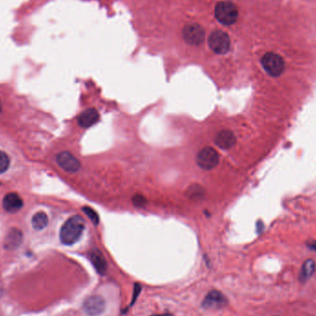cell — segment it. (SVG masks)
Here are the masks:
<instances>
[{"instance_id":"obj_1","label":"cell","mask_w":316,"mask_h":316,"mask_svg":"<svg viewBox=\"0 0 316 316\" xmlns=\"http://www.w3.org/2000/svg\"><path fill=\"white\" fill-rule=\"evenodd\" d=\"M84 228V220L80 216H74L68 219L60 229L59 238L61 243L68 246L76 243L81 239Z\"/></svg>"},{"instance_id":"obj_2","label":"cell","mask_w":316,"mask_h":316,"mask_svg":"<svg viewBox=\"0 0 316 316\" xmlns=\"http://www.w3.org/2000/svg\"><path fill=\"white\" fill-rule=\"evenodd\" d=\"M215 14L219 23L224 25L234 24L239 18L237 7L227 1H221L217 4Z\"/></svg>"},{"instance_id":"obj_3","label":"cell","mask_w":316,"mask_h":316,"mask_svg":"<svg viewBox=\"0 0 316 316\" xmlns=\"http://www.w3.org/2000/svg\"><path fill=\"white\" fill-rule=\"evenodd\" d=\"M261 64L268 75L272 77H279L285 71L283 57L273 52L265 54L261 59Z\"/></svg>"},{"instance_id":"obj_4","label":"cell","mask_w":316,"mask_h":316,"mask_svg":"<svg viewBox=\"0 0 316 316\" xmlns=\"http://www.w3.org/2000/svg\"><path fill=\"white\" fill-rule=\"evenodd\" d=\"M196 162L201 169L204 170H210L219 165V154L215 149L205 147L197 154Z\"/></svg>"},{"instance_id":"obj_5","label":"cell","mask_w":316,"mask_h":316,"mask_svg":"<svg viewBox=\"0 0 316 316\" xmlns=\"http://www.w3.org/2000/svg\"><path fill=\"white\" fill-rule=\"evenodd\" d=\"M209 47L217 54H226L230 49V39L227 33L223 31H215L209 37Z\"/></svg>"},{"instance_id":"obj_6","label":"cell","mask_w":316,"mask_h":316,"mask_svg":"<svg viewBox=\"0 0 316 316\" xmlns=\"http://www.w3.org/2000/svg\"><path fill=\"white\" fill-rule=\"evenodd\" d=\"M82 309L87 316H100L105 312V299L100 295H92L83 301Z\"/></svg>"},{"instance_id":"obj_7","label":"cell","mask_w":316,"mask_h":316,"mask_svg":"<svg viewBox=\"0 0 316 316\" xmlns=\"http://www.w3.org/2000/svg\"><path fill=\"white\" fill-rule=\"evenodd\" d=\"M205 33L203 27L196 24H188L183 29V37L188 44L199 46L204 40Z\"/></svg>"},{"instance_id":"obj_8","label":"cell","mask_w":316,"mask_h":316,"mask_svg":"<svg viewBox=\"0 0 316 316\" xmlns=\"http://www.w3.org/2000/svg\"><path fill=\"white\" fill-rule=\"evenodd\" d=\"M57 161L60 168L70 173L77 172L81 169L80 161L69 152H62L57 154Z\"/></svg>"},{"instance_id":"obj_9","label":"cell","mask_w":316,"mask_h":316,"mask_svg":"<svg viewBox=\"0 0 316 316\" xmlns=\"http://www.w3.org/2000/svg\"><path fill=\"white\" fill-rule=\"evenodd\" d=\"M227 298L219 291H211L207 293L204 300H203L202 306L205 309L223 308L227 304Z\"/></svg>"},{"instance_id":"obj_10","label":"cell","mask_w":316,"mask_h":316,"mask_svg":"<svg viewBox=\"0 0 316 316\" xmlns=\"http://www.w3.org/2000/svg\"><path fill=\"white\" fill-rule=\"evenodd\" d=\"M216 145L223 150H229L235 146L237 139L234 133L229 130H221L216 137Z\"/></svg>"},{"instance_id":"obj_11","label":"cell","mask_w":316,"mask_h":316,"mask_svg":"<svg viewBox=\"0 0 316 316\" xmlns=\"http://www.w3.org/2000/svg\"><path fill=\"white\" fill-rule=\"evenodd\" d=\"M99 121V113L97 110L95 108H89L84 110L83 112L80 114L78 117V123L81 128L87 129L95 124L97 123Z\"/></svg>"},{"instance_id":"obj_12","label":"cell","mask_w":316,"mask_h":316,"mask_svg":"<svg viewBox=\"0 0 316 316\" xmlns=\"http://www.w3.org/2000/svg\"><path fill=\"white\" fill-rule=\"evenodd\" d=\"M24 206L23 199L14 193L8 194L3 199V207L8 213H16Z\"/></svg>"},{"instance_id":"obj_13","label":"cell","mask_w":316,"mask_h":316,"mask_svg":"<svg viewBox=\"0 0 316 316\" xmlns=\"http://www.w3.org/2000/svg\"><path fill=\"white\" fill-rule=\"evenodd\" d=\"M89 258L98 274L101 276L105 275L106 269H107V264L105 262L104 255L101 253V251H98V250H93L90 252Z\"/></svg>"},{"instance_id":"obj_14","label":"cell","mask_w":316,"mask_h":316,"mask_svg":"<svg viewBox=\"0 0 316 316\" xmlns=\"http://www.w3.org/2000/svg\"><path fill=\"white\" fill-rule=\"evenodd\" d=\"M316 270V263L315 260H305L301 266L300 272V281L301 283L307 282L312 276L315 275Z\"/></svg>"},{"instance_id":"obj_15","label":"cell","mask_w":316,"mask_h":316,"mask_svg":"<svg viewBox=\"0 0 316 316\" xmlns=\"http://www.w3.org/2000/svg\"><path fill=\"white\" fill-rule=\"evenodd\" d=\"M23 241V233L19 229H11L6 238L5 248L8 250H14L20 246Z\"/></svg>"},{"instance_id":"obj_16","label":"cell","mask_w":316,"mask_h":316,"mask_svg":"<svg viewBox=\"0 0 316 316\" xmlns=\"http://www.w3.org/2000/svg\"><path fill=\"white\" fill-rule=\"evenodd\" d=\"M32 224L34 229L41 230L44 229L49 224V218L46 213L44 212H38L33 216Z\"/></svg>"},{"instance_id":"obj_17","label":"cell","mask_w":316,"mask_h":316,"mask_svg":"<svg viewBox=\"0 0 316 316\" xmlns=\"http://www.w3.org/2000/svg\"><path fill=\"white\" fill-rule=\"evenodd\" d=\"M10 164V160L7 154L0 151V174L8 170Z\"/></svg>"},{"instance_id":"obj_18","label":"cell","mask_w":316,"mask_h":316,"mask_svg":"<svg viewBox=\"0 0 316 316\" xmlns=\"http://www.w3.org/2000/svg\"><path fill=\"white\" fill-rule=\"evenodd\" d=\"M82 210L86 214V216L89 218L90 220L94 223V225L97 226L98 223H99V217H98L97 213L88 206L83 207Z\"/></svg>"},{"instance_id":"obj_19","label":"cell","mask_w":316,"mask_h":316,"mask_svg":"<svg viewBox=\"0 0 316 316\" xmlns=\"http://www.w3.org/2000/svg\"><path fill=\"white\" fill-rule=\"evenodd\" d=\"M132 202L134 203L135 206L137 207H143L144 205H146L147 201H146V197L143 195L137 194L135 195L132 199Z\"/></svg>"},{"instance_id":"obj_20","label":"cell","mask_w":316,"mask_h":316,"mask_svg":"<svg viewBox=\"0 0 316 316\" xmlns=\"http://www.w3.org/2000/svg\"><path fill=\"white\" fill-rule=\"evenodd\" d=\"M309 248H311V249H313V250H315V251H316V243H309Z\"/></svg>"},{"instance_id":"obj_21","label":"cell","mask_w":316,"mask_h":316,"mask_svg":"<svg viewBox=\"0 0 316 316\" xmlns=\"http://www.w3.org/2000/svg\"><path fill=\"white\" fill-rule=\"evenodd\" d=\"M173 316L170 314H162V315H154V316Z\"/></svg>"},{"instance_id":"obj_22","label":"cell","mask_w":316,"mask_h":316,"mask_svg":"<svg viewBox=\"0 0 316 316\" xmlns=\"http://www.w3.org/2000/svg\"><path fill=\"white\" fill-rule=\"evenodd\" d=\"M1 109H2V105H1V102H0V112H1Z\"/></svg>"},{"instance_id":"obj_23","label":"cell","mask_w":316,"mask_h":316,"mask_svg":"<svg viewBox=\"0 0 316 316\" xmlns=\"http://www.w3.org/2000/svg\"></svg>"}]
</instances>
